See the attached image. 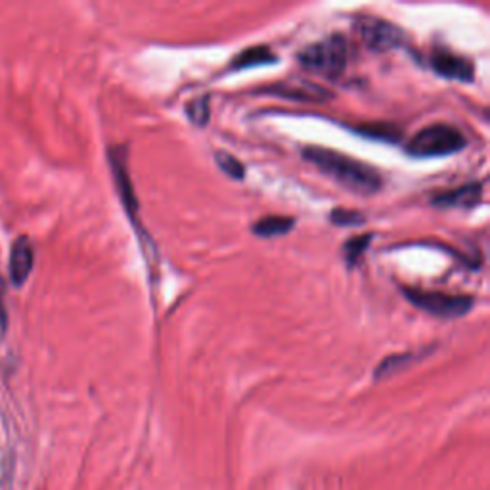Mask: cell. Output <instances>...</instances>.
Masks as SVG:
<instances>
[{"label": "cell", "mask_w": 490, "mask_h": 490, "mask_svg": "<svg viewBox=\"0 0 490 490\" xmlns=\"http://www.w3.org/2000/svg\"><path fill=\"white\" fill-rule=\"evenodd\" d=\"M355 29L362 42L374 52H387L398 49L406 41V35L401 27L387 20L374 18V15H360L355 22Z\"/></svg>", "instance_id": "cell-5"}, {"label": "cell", "mask_w": 490, "mask_h": 490, "mask_svg": "<svg viewBox=\"0 0 490 490\" xmlns=\"http://www.w3.org/2000/svg\"><path fill=\"white\" fill-rule=\"evenodd\" d=\"M5 289H6V284L3 280V276H0V335H5V331L8 328V313H6V306H5Z\"/></svg>", "instance_id": "cell-18"}, {"label": "cell", "mask_w": 490, "mask_h": 490, "mask_svg": "<svg viewBox=\"0 0 490 490\" xmlns=\"http://www.w3.org/2000/svg\"><path fill=\"white\" fill-rule=\"evenodd\" d=\"M427 355H431V347H425L422 350H410V352H401V355H391L386 360H381L376 368L374 377L376 379H386L389 376H395L396 372H403L406 368L422 362Z\"/></svg>", "instance_id": "cell-11"}, {"label": "cell", "mask_w": 490, "mask_h": 490, "mask_svg": "<svg viewBox=\"0 0 490 490\" xmlns=\"http://www.w3.org/2000/svg\"><path fill=\"white\" fill-rule=\"evenodd\" d=\"M303 158L320 168V173L330 177L345 190L360 195L377 194L383 186V178L372 165H366L355 158L330 148L309 146L303 150Z\"/></svg>", "instance_id": "cell-1"}, {"label": "cell", "mask_w": 490, "mask_h": 490, "mask_svg": "<svg viewBox=\"0 0 490 490\" xmlns=\"http://www.w3.org/2000/svg\"><path fill=\"white\" fill-rule=\"evenodd\" d=\"M186 113L190 117V121L194 122V125L197 127H205L207 121H209V115H211V110H209V96H202V98H195L192 100L188 105H186Z\"/></svg>", "instance_id": "cell-16"}, {"label": "cell", "mask_w": 490, "mask_h": 490, "mask_svg": "<svg viewBox=\"0 0 490 490\" xmlns=\"http://www.w3.org/2000/svg\"><path fill=\"white\" fill-rule=\"evenodd\" d=\"M403 294L416 309L440 320L462 318L473 309V297L469 295H452L442 294V291H423L412 287H403Z\"/></svg>", "instance_id": "cell-4"}, {"label": "cell", "mask_w": 490, "mask_h": 490, "mask_svg": "<svg viewBox=\"0 0 490 490\" xmlns=\"http://www.w3.org/2000/svg\"><path fill=\"white\" fill-rule=\"evenodd\" d=\"M8 276L14 287H22L35 267V250L27 238H18L10 248Z\"/></svg>", "instance_id": "cell-9"}, {"label": "cell", "mask_w": 490, "mask_h": 490, "mask_svg": "<svg viewBox=\"0 0 490 490\" xmlns=\"http://www.w3.org/2000/svg\"><path fill=\"white\" fill-rule=\"evenodd\" d=\"M330 221L337 226H362L366 222V217L360 211L352 209H333L330 214Z\"/></svg>", "instance_id": "cell-17"}, {"label": "cell", "mask_w": 490, "mask_h": 490, "mask_svg": "<svg viewBox=\"0 0 490 490\" xmlns=\"http://www.w3.org/2000/svg\"><path fill=\"white\" fill-rule=\"evenodd\" d=\"M263 95H272V96L294 100V102H309V104L326 102L331 98L330 90L304 79H287L282 83L270 85L263 88Z\"/></svg>", "instance_id": "cell-7"}, {"label": "cell", "mask_w": 490, "mask_h": 490, "mask_svg": "<svg viewBox=\"0 0 490 490\" xmlns=\"http://www.w3.org/2000/svg\"><path fill=\"white\" fill-rule=\"evenodd\" d=\"M278 61V56H276L268 46L260 44V46H251L248 50H241L230 64V69L240 71V69H251L259 66H270Z\"/></svg>", "instance_id": "cell-12"}, {"label": "cell", "mask_w": 490, "mask_h": 490, "mask_svg": "<svg viewBox=\"0 0 490 490\" xmlns=\"http://www.w3.org/2000/svg\"><path fill=\"white\" fill-rule=\"evenodd\" d=\"M372 234H360V236H355L345 241L343 245V255H345V260L349 267H355L360 257L368 251V248H370L372 243Z\"/></svg>", "instance_id": "cell-14"}, {"label": "cell", "mask_w": 490, "mask_h": 490, "mask_svg": "<svg viewBox=\"0 0 490 490\" xmlns=\"http://www.w3.org/2000/svg\"><path fill=\"white\" fill-rule=\"evenodd\" d=\"M481 197H483V184L469 182L466 184V186L435 194L431 197V204L440 209H471L481 202Z\"/></svg>", "instance_id": "cell-10"}, {"label": "cell", "mask_w": 490, "mask_h": 490, "mask_svg": "<svg viewBox=\"0 0 490 490\" xmlns=\"http://www.w3.org/2000/svg\"><path fill=\"white\" fill-rule=\"evenodd\" d=\"M107 158H110V167H112V173H113V180H115V188L119 192V197H121V204L122 207H125L129 219L136 224L141 226V222L136 221L138 217V199H136V194H134V188H132V182H131V175H129V167H127V151L122 146L119 148H110V153H107Z\"/></svg>", "instance_id": "cell-6"}, {"label": "cell", "mask_w": 490, "mask_h": 490, "mask_svg": "<svg viewBox=\"0 0 490 490\" xmlns=\"http://www.w3.org/2000/svg\"><path fill=\"white\" fill-rule=\"evenodd\" d=\"M295 226V219L282 217V214H270V217L259 219L253 224V234L259 238H276L291 232V228Z\"/></svg>", "instance_id": "cell-13"}, {"label": "cell", "mask_w": 490, "mask_h": 490, "mask_svg": "<svg viewBox=\"0 0 490 490\" xmlns=\"http://www.w3.org/2000/svg\"><path fill=\"white\" fill-rule=\"evenodd\" d=\"M299 61L304 69L318 73L328 79L340 77L349 61V42L343 35H331L318 41L299 54Z\"/></svg>", "instance_id": "cell-2"}, {"label": "cell", "mask_w": 490, "mask_h": 490, "mask_svg": "<svg viewBox=\"0 0 490 490\" xmlns=\"http://www.w3.org/2000/svg\"><path fill=\"white\" fill-rule=\"evenodd\" d=\"M466 136L449 122H435L413 134L406 151L413 158H442L466 148Z\"/></svg>", "instance_id": "cell-3"}, {"label": "cell", "mask_w": 490, "mask_h": 490, "mask_svg": "<svg viewBox=\"0 0 490 490\" xmlns=\"http://www.w3.org/2000/svg\"><path fill=\"white\" fill-rule=\"evenodd\" d=\"M214 161H217L221 171L234 178V180H243L245 178V167L241 165V161L238 158H234L232 153H226V151H217L214 153Z\"/></svg>", "instance_id": "cell-15"}, {"label": "cell", "mask_w": 490, "mask_h": 490, "mask_svg": "<svg viewBox=\"0 0 490 490\" xmlns=\"http://www.w3.org/2000/svg\"><path fill=\"white\" fill-rule=\"evenodd\" d=\"M429 64H431L433 71L444 77V79H454V81H464V83L473 81L475 68L471 61L447 49H435L431 52V58H429Z\"/></svg>", "instance_id": "cell-8"}]
</instances>
